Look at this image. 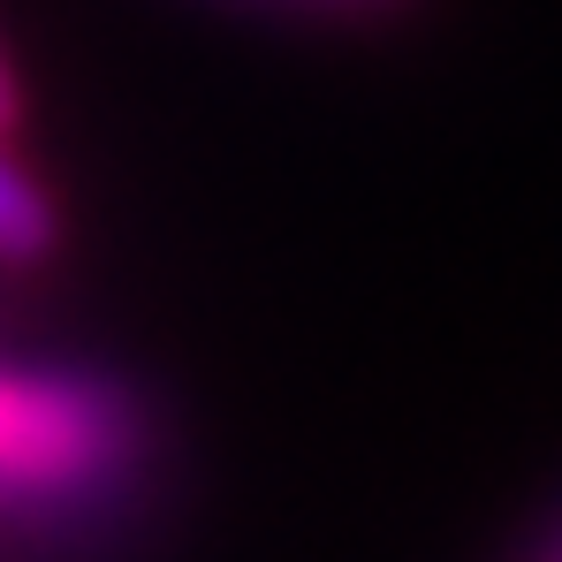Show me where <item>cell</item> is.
<instances>
[{
	"mask_svg": "<svg viewBox=\"0 0 562 562\" xmlns=\"http://www.w3.org/2000/svg\"><path fill=\"white\" fill-rule=\"evenodd\" d=\"M137 426L114 387L69 373H0V502L92 494L130 457Z\"/></svg>",
	"mask_w": 562,
	"mask_h": 562,
	"instance_id": "6da1fadb",
	"label": "cell"
},
{
	"mask_svg": "<svg viewBox=\"0 0 562 562\" xmlns=\"http://www.w3.org/2000/svg\"><path fill=\"white\" fill-rule=\"evenodd\" d=\"M23 122V92H15V69H8V54H0V137Z\"/></svg>",
	"mask_w": 562,
	"mask_h": 562,
	"instance_id": "3957f363",
	"label": "cell"
},
{
	"mask_svg": "<svg viewBox=\"0 0 562 562\" xmlns=\"http://www.w3.org/2000/svg\"><path fill=\"white\" fill-rule=\"evenodd\" d=\"M54 251V198L0 145V267H31Z\"/></svg>",
	"mask_w": 562,
	"mask_h": 562,
	"instance_id": "7a4b0ae2",
	"label": "cell"
}]
</instances>
